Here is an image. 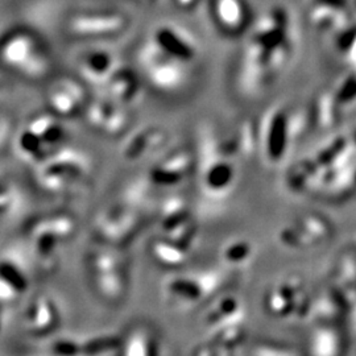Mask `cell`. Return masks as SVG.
I'll list each match as a JSON object with an SVG mask.
<instances>
[{
  "label": "cell",
  "instance_id": "7",
  "mask_svg": "<svg viewBox=\"0 0 356 356\" xmlns=\"http://www.w3.org/2000/svg\"><path fill=\"white\" fill-rule=\"evenodd\" d=\"M143 66L151 85L163 92H173L186 82V74L181 61L159 49L151 51L143 57Z\"/></svg>",
  "mask_w": 356,
  "mask_h": 356
},
{
  "label": "cell",
  "instance_id": "29",
  "mask_svg": "<svg viewBox=\"0 0 356 356\" xmlns=\"http://www.w3.org/2000/svg\"><path fill=\"white\" fill-rule=\"evenodd\" d=\"M353 143H354V145H355V148H356V132H355V135H354V136H353Z\"/></svg>",
  "mask_w": 356,
  "mask_h": 356
},
{
  "label": "cell",
  "instance_id": "24",
  "mask_svg": "<svg viewBox=\"0 0 356 356\" xmlns=\"http://www.w3.org/2000/svg\"><path fill=\"white\" fill-rule=\"evenodd\" d=\"M161 236L172 242L177 243L178 245L193 250L198 242V226L195 219L191 216L189 219L178 223L177 226L161 232Z\"/></svg>",
  "mask_w": 356,
  "mask_h": 356
},
{
  "label": "cell",
  "instance_id": "10",
  "mask_svg": "<svg viewBox=\"0 0 356 356\" xmlns=\"http://www.w3.org/2000/svg\"><path fill=\"white\" fill-rule=\"evenodd\" d=\"M88 116L92 127L111 138L123 135L131 124V115L126 106L113 99L94 103Z\"/></svg>",
  "mask_w": 356,
  "mask_h": 356
},
{
  "label": "cell",
  "instance_id": "22",
  "mask_svg": "<svg viewBox=\"0 0 356 356\" xmlns=\"http://www.w3.org/2000/svg\"><path fill=\"white\" fill-rule=\"evenodd\" d=\"M108 91L113 101L127 106L138 98L139 83L129 72H114L110 76Z\"/></svg>",
  "mask_w": 356,
  "mask_h": 356
},
{
  "label": "cell",
  "instance_id": "6",
  "mask_svg": "<svg viewBox=\"0 0 356 356\" xmlns=\"http://www.w3.org/2000/svg\"><path fill=\"white\" fill-rule=\"evenodd\" d=\"M195 169V153L189 147H178L157 160L148 170L153 188H175Z\"/></svg>",
  "mask_w": 356,
  "mask_h": 356
},
{
  "label": "cell",
  "instance_id": "14",
  "mask_svg": "<svg viewBox=\"0 0 356 356\" xmlns=\"http://www.w3.org/2000/svg\"><path fill=\"white\" fill-rule=\"evenodd\" d=\"M322 177V169L313 156L300 159L288 166L284 182L286 188L294 193H306L316 191L319 179Z\"/></svg>",
  "mask_w": 356,
  "mask_h": 356
},
{
  "label": "cell",
  "instance_id": "20",
  "mask_svg": "<svg viewBox=\"0 0 356 356\" xmlns=\"http://www.w3.org/2000/svg\"><path fill=\"white\" fill-rule=\"evenodd\" d=\"M341 107L334 92L321 94L312 107L313 124L319 129L334 127L341 118Z\"/></svg>",
  "mask_w": 356,
  "mask_h": 356
},
{
  "label": "cell",
  "instance_id": "11",
  "mask_svg": "<svg viewBox=\"0 0 356 356\" xmlns=\"http://www.w3.org/2000/svg\"><path fill=\"white\" fill-rule=\"evenodd\" d=\"M122 355L124 356H160L165 354L163 341L159 332L151 325L135 323L131 325L123 335Z\"/></svg>",
  "mask_w": 356,
  "mask_h": 356
},
{
  "label": "cell",
  "instance_id": "3",
  "mask_svg": "<svg viewBox=\"0 0 356 356\" xmlns=\"http://www.w3.org/2000/svg\"><path fill=\"white\" fill-rule=\"evenodd\" d=\"M259 154L268 165H277L291 152L293 144L289 127V107L275 104L257 122Z\"/></svg>",
  "mask_w": 356,
  "mask_h": 356
},
{
  "label": "cell",
  "instance_id": "19",
  "mask_svg": "<svg viewBox=\"0 0 356 356\" xmlns=\"http://www.w3.org/2000/svg\"><path fill=\"white\" fill-rule=\"evenodd\" d=\"M191 216L193 214L189 202L181 195H173L166 198L160 206L157 213V222L161 232H165Z\"/></svg>",
  "mask_w": 356,
  "mask_h": 356
},
{
  "label": "cell",
  "instance_id": "5",
  "mask_svg": "<svg viewBox=\"0 0 356 356\" xmlns=\"http://www.w3.org/2000/svg\"><path fill=\"white\" fill-rule=\"evenodd\" d=\"M161 296L166 305L175 310L188 312L207 302L200 279L193 272H173L161 282Z\"/></svg>",
  "mask_w": 356,
  "mask_h": 356
},
{
  "label": "cell",
  "instance_id": "2",
  "mask_svg": "<svg viewBox=\"0 0 356 356\" xmlns=\"http://www.w3.org/2000/svg\"><path fill=\"white\" fill-rule=\"evenodd\" d=\"M312 301L304 279L297 273H289L268 288L263 305L273 318L301 321L309 317Z\"/></svg>",
  "mask_w": 356,
  "mask_h": 356
},
{
  "label": "cell",
  "instance_id": "15",
  "mask_svg": "<svg viewBox=\"0 0 356 356\" xmlns=\"http://www.w3.org/2000/svg\"><path fill=\"white\" fill-rule=\"evenodd\" d=\"M94 285L103 300L118 304L126 298L128 293V269H116L92 273Z\"/></svg>",
  "mask_w": 356,
  "mask_h": 356
},
{
  "label": "cell",
  "instance_id": "4",
  "mask_svg": "<svg viewBox=\"0 0 356 356\" xmlns=\"http://www.w3.org/2000/svg\"><path fill=\"white\" fill-rule=\"evenodd\" d=\"M143 220V210L122 200V202L108 207L98 216L95 234L107 245L120 247L138 235Z\"/></svg>",
  "mask_w": 356,
  "mask_h": 356
},
{
  "label": "cell",
  "instance_id": "12",
  "mask_svg": "<svg viewBox=\"0 0 356 356\" xmlns=\"http://www.w3.org/2000/svg\"><path fill=\"white\" fill-rule=\"evenodd\" d=\"M245 318V306L242 298L234 293H219L206 306L201 323L206 330H211L220 325L239 322Z\"/></svg>",
  "mask_w": 356,
  "mask_h": 356
},
{
  "label": "cell",
  "instance_id": "1",
  "mask_svg": "<svg viewBox=\"0 0 356 356\" xmlns=\"http://www.w3.org/2000/svg\"><path fill=\"white\" fill-rule=\"evenodd\" d=\"M195 168L201 191L209 198H226L238 185L236 161L222 151L219 132L209 124L200 131Z\"/></svg>",
  "mask_w": 356,
  "mask_h": 356
},
{
  "label": "cell",
  "instance_id": "9",
  "mask_svg": "<svg viewBox=\"0 0 356 356\" xmlns=\"http://www.w3.org/2000/svg\"><path fill=\"white\" fill-rule=\"evenodd\" d=\"M168 141V132L159 126H144L134 131L122 145V157L136 163L160 151Z\"/></svg>",
  "mask_w": 356,
  "mask_h": 356
},
{
  "label": "cell",
  "instance_id": "26",
  "mask_svg": "<svg viewBox=\"0 0 356 356\" xmlns=\"http://www.w3.org/2000/svg\"><path fill=\"white\" fill-rule=\"evenodd\" d=\"M248 353L254 356H289L298 354V351L292 350L291 347L276 342H257L252 344Z\"/></svg>",
  "mask_w": 356,
  "mask_h": 356
},
{
  "label": "cell",
  "instance_id": "21",
  "mask_svg": "<svg viewBox=\"0 0 356 356\" xmlns=\"http://www.w3.org/2000/svg\"><path fill=\"white\" fill-rule=\"evenodd\" d=\"M294 222L301 227L314 245L327 242L334 235V226L325 216L318 213H306L297 216Z\"/></svg>",
  "mask_w": 356,
  "mask_h": 356
},
{
  "label": "cell",
  "instance_id": "17",
  "mask_svg": "<svg viewBox=\"0 0 356 356\" xmlns=\"http://www.w3.org/2000/svg\"><path fill=\"white\" fill-rule=\"evenodd\" d=\"M256 248L254 243L245 238H234L223 243L219 250V260L227 269H242L254 261Z\"/></svg>",
  "mask_w": 356,
  "mask_h": 356
},
{
  "label": "cell",
  "instance_id": "8",
  "mask_svg": "<svg viewBox=\"0 0 356 356\" xmlns=\"http://www.w3.org/2000/svg\"><path fill=\"white\" fill-rule=\"evenodd\" d=\"M219 143L222 151L235 161L251 159L259 152L257 123L250 118L239 120L227 132L219 134Z\"/></svg>",
  "mask_w": 356,
  "mask_h": 356
},
{
  "label": "cell",
  "instance_id": "18",
  "mask_svg": "<svg viewBox=\"0 0 356 356\" xmlns=\"http://www.w3.org/2000/svg\"><path fill=\"white\" fill-rule=\"evenodd\" d=\"M309 353L313 355H338L342 353V339L331 323H317L309 337Z\"/></svg>",
  "mask_w": 356,
  "mask_h": 356
},
{
  "label": "cell",
  "instance_id": "16",
  "mask_svg": "<svg viewBox=\"0 0 356 356\" xmlns=\"http://www.w3.org/2000/svg\"><path fill=\"white\" fill-rule=\"evenodd\" d=\"M148 252L157 266L166 269H179L189 261L191 251L164 236H159L149 243Z\"/></svg>",
  "mask_w": 356,
  "mask_h": 356
},
{
  "label": "cell",
  "instance_id": "28",
  "mask_svg": "<svg viewBox=\"0 0 356 356\" xmlns=\"http://www.w3.org/2000/svg\"><path fill=\"white\" fill-rule=\"evenodd\" d=\"M354 191L356 193V166L355 170H354Z\"/></svg>",
  "mask_w": 356,
  "mask_h": 356
},
{
  "label": "cell",
  "instance_id": "25",
  "mask_svg": "<svg viewBox=\"0 0 356 356\" xmlns=\"http://www.w3.org/2000/svg\"><path fill=\"white\" fill-rule=\"evenodd\" d=\"M86 351L94 355H122V341L120 337L103 335L89 341Z\"/></svg>",
  "mask_w": 356,
  "mask_h": 356
},
{
  "label": "cell",
  "instance_id": "27",
  "mask_svg": "<svg viewBox=\"0 0 356 356\" xmlns=\"http://www.w3.org/2000/svg\"><path fill=\"white\" fill-rule=\"evenodd\" d=\"M334 95L342 107L355 102L356 79H347L343 85L337 90V92H334Z\"/></svg>",
  "mask_w": 356,
  "mask_h": 356
},
{
  "label": "cell",
  "instance_id": "23",
  "mask_svg": "<svg viewBox=\"0 0 356 356\" xmlns=\"http://www.w3.org/2000/svg\"><path fill=\"white\" fill-rule=\"evenodd\" d=\"M276 241L282 248L289 251H305L316 247L294 219L280 226L276 232Z\"/></svg>",
  "mask_w": 356,
  "mask_h": 356
},
{
  "label": "cell",
  "instance_id": "13",
  "mask_svg": "<svg viewBox=\"0 0 356 356\" xmlns=\"http://www.w3.org/2000/svg\"><path fill=\"white\" fill-rule=\"evenodd\" d=\"M244 321L220 325L211 330H207V341L213 347L214 356H232L239 353L245 339Z\"/></svg>",
  "mask_w": 356,
  "mask_h": 356
}]
</instances>
